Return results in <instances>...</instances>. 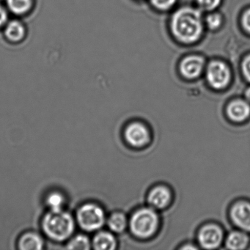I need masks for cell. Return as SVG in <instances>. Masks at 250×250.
Here are the masks:
<instances>
[{"mask_svg": "<svg viewBox=\"0 0 250 250\" xmlns=\"http://www.w3.org/2000/svg\"><path fill=\"white\" fill-rule=\"evenodd\" d=\"M242 71L244 77L250 83V55L244 59L242 63Z\"/></svg>", "mask_w": 250, "mask_h": 250, "instance_id": "23", "label": "cell"}, {"mask_svg": "<svg viewBox=\"0 0 250 250\" xmlns=\"http://www.w3.org/2000/svg\"><path fill=\"white\" fill-rule=\"evenodd\" d=\"M159 218L157 213L150 208L137 210L131 219L130 227L136 236L147 238L151 236L158 228Z\"/></svg>", "mask_w": 250, "mask_h": 250, "instance_id": "3", "label": "cell"}, {"mask_svg": "<svg viewBox=\"0 0 250 250\" xmlns=\"http://www.w3.org/2000/svg\"><path fill=\"white\" fill-rule=\"evenodd\" d=\"M171 194L169 190L165 187H157L153 188L148 196V201L156 208H163L169 204Z\"/></svg>", "mask_w": 250, "mask_h": 250, "instance_id": "12", "label": "cell"}, {"mask_svg": "<svg viewBox=\"0 0 250 250\" xmlns=\"http://www.w3.org/2000/svg\"><path fill=\"white\" fill-rule=\"evenodd\" d=\"M242 24L246 31L250 33V9L244 13L242 17Z\"/></svg>", "mask_w": 250, "mask_h": 250, "instance_id": "24", "label": "cell"}, {"mask_svg": "<svg viewBox=\"0 0 250 250\" xmlns=\"http://www.w3.org/2000/svg\"><path fill=\"white\" fill-rule=\"evenodd\" d=\"M93 245L98 250H113L116 247V240L108 232H99L95 235Z\"/></svg>", "mask_w": 250, "mask_h": 250, "instance_id": "13", "label": "cell"}, {"mask_svg": "<svg viewBox=\"0 0 250 250\" xmlns=\"http://www.w3.org/2000/svg\"><path fill=\"white\" fill-rule=\"evenodd\" d=\"M246 99L250 102V87H249L245 92Z\"/></svg>", "mask_w": 250, "mask_h": 250, "instance_id": "26", "label": "cell"}, {"mask_svg": "<svg viewBox=\"0 0 250 250\" xmlns=\"http://www.w3.org/2000/svg\"><path fill=\"white\" fill-rule=\"evenodd\" d=\"M125 137L131 146L141 147L149 141V132L146 127L140 123H134L125 129Z\"/></svg>", "mask_w": 250, "mask_h": 250, "instance_id": "7", "label": "cell"}, {"mask_svg": "<svg viewBox=\"0 0 250 250\" xmlns=\"http://www.w3.org/2000/svg\"><path fill=\"white\" fill-rule=\"evenodd\" d=\"M199 6L205 11H212L219 6L221 0H197Z\"/></svg>", "mask_w": 250, "mask_h": 250, "instance_id": "20", "label": "cell"}, {"mask_svg": "<svg viewBox=\"0 0 250 250\" xmlns=\"http://www.w3.org/2000/svg\"><path fill=\"white\" fill-rule=\"evenodd\" d=\"M18 244L20 250H41L43 249L44 242L37 232H27L20 237Z\"/></svg>", "mask_w": 250, "mask_h": 250, "instance_id": "11", "label": "cell"}, {"mask_svg": "<svg viewBox=\"0 0 250 250\" xmlns=\"http://www.w3.org/2000/svg\"><path fill=\"white\" fill-rule=\"evenodd\" d=\"M43 232L51 239L63 241L68 239L75 229V221L71 213L63 209L49 210L42 219Z\"/></svg>", "mask_w": 250, "mask_h": 250, "instance_id": "2", "label": "cell"}, {"mask_svg": "<svg viewBox=\"0 0 250 250\" xmlns=\"http://www.w3.org/2000/svg\"><path fill=\"white\" fill-rule=\"evenodd\" d=\"M234 223L245 231H250V204L246 202L236 203L231 210Z\"/></svg>", "mask_w": 250, "mask_h": 250, "instance_id": "8", "label": "cell"}, {"mask_svg": "<svg viewBox=\"0 0 250 250\" xmlns=\"http://www.w3.org/2000/svg\"><path fill=\"white\" fill-rule=\"evenodd\" d=\"M171 27L178 40L194 43L200 39L203 31L201 14L194 8H181L172 17Z\"/></svg>", "mask_w": 250, "mask_h": 250, "instance_id": "1", "label": "cell"}, {"mask_svg": "<svg viewBox=\"0 0 250 250\" xmlns=\"http://www.w3.org/2000/svg\"><path fill=\"white\" fill-rule=\"evenodd\" d=\"M77 220L80 228L84 230H98L104 225V211L96 203H84L77 210Z\"/></svg>", "mask_w": 250, "mask_h": 250, "instance_id": "4", "label": "cell"}, {"mask_svg": "<svg viewBox=\"0 0 250 250\" xmlns=\"http://www.w3.org/2000/svg\"><path fill=\"white\" fill-rule=\"evenodd\" d=\"M248 236L244 232H232L226 240V246L229 250H243L248 244Z\"/></svg>", "mask_w": 250, "mask_h": 250, "instance_id": "14", "label": "cell"}, {"mask_svg": "<svg viewBox=\"0 0 250 250\" xmlns=\"http://www.w3.org/2000/svg\"><path fill=\"white\" fill-rule=\"evenodd\" d=\"M126 218L121 213H113L108 219L109 229L115 232H123L126 227Z\"/></svg>", "mask_w": 250, "mask_h": 250, "instance_id": "18", "label": "cell"}, {"mask_svg": "<svg viewBox=\"0 0 250 250\" xmlns=\"http://www.w3.org/2000/svg\"><path fill=\"white\" fill-rule=\"evenodd\" d=\"M90 246L91 244L88 237L80 234L69 240L66 248L71 250H88L90 249Z\"/></svg>", "mask_w": 250, "mask_h": 250, "instance_id": "17", "label": "cell"}, {"mask_svg": "<svg viewBox=\"0 0 250 250\" xmlns=\"http://www.w3.org/2000/svg\"><path fill=\"white\" fill-rule=\"evenodd\" d=\"M228 114L232 121L235 122H242L250 116V106L244 101H235L228 106Z\"/></svg>", "mask_w": 250, "mask_h": 250, "instance_id": "10", "label": "cell"}, {"mask_svg": "<svg viewBox=\"0 0 250 250\" xmlns=\"http://www.w3.org/2000/svg\"><path fill=\"white\" fill-rule=\"evenodd\" d=\"M206 23L211 30L217 29L222 24V17L219 14H210L206 19Z\"/></svg>", "mask_w": 250, "mask_h": 250, "instance_id": "21", "label": "cell"}, {"mask_svg": "<svg viewBox=\"0 0 250 250\" xmlns=\"http://www.w3.org/2000/svg\"><path fill=\"white\" fill-rule=\"evenodd\" d=\"M46 203L49 210H62L65 203V198L62 193L54 191L46 196Z\"/></svg>", "mask_w": 250, "mask_h": 250, "instance_id": "15", "label": "cell"}, {"mask_svg": "<svg viewBox=\"0 0 250 250\" xmlns=\"http://www.w3.org/2000/svg\"><path fill=\"white\" fill-rule=\"evenodd\" d=\"M5 35L13 42L21 40L24 35V27L19 21H11L5 29Z\"/></svg>", "mask_w": 250, "mask_h": 250, "instance_id": "16", "label": "cell"}, {"mask_svg": "<svg viewBox=\"0 0 250 250\" xmlns=\"http://www.w3.org/2000/svg\"><path fill=\"white\" fill-rule=\"evenodd\" d=\"M223 234L222 229L216 225H210L202 228L199 233V242L205 249L217 248L222 243Z\"/></svg>", "mask_w": 250, "mask_h": 250, "instance_id": "6", "label": "cell"}, {"mask_svg": "<svg viewBox=\"0 0 250 250\" xmlns=\"http://www.w3.org/2000/svg\"><path fill=\"white\" fill-rule=\"evenodd\" d=\"M7 19H8V15L6 11L0 5V27L6 22Z\"/></svg>", "mask_w": 250, "mask_h": 250, "instance_id": "25", "label": "cell"}, {"mask_svg": "<svg viewBox=\"0 0 250 250\" xmlns=\"http://www.w3.org/2000/svg\"><path fill=\"white\" fill-rule=\"evenodd\" d=\"M204 66V61L198 56L186 58L181 63V71L183 75L188 79H194L201 74Z\"/></svg>", "mask_w": 250, "mask_h": 250, "instance_id": "9", "label": "cell"}, {"mask_svg": "<svg viewBox=\"0 0 250 250\" xmlns=\"http://www.w3.org/2000/svg\"><path fill=\"white\" fill-rule=\"evenodd\" d=\"M10 11L21 15L29 11L32 5V0H7Z\"/></svg>", "mask_w": 250, "mask_h": 250, "instance_id": "19", "label": "cell"}, {"mask_svg": "<svg viewBox=\"0 0 250 250\" xmlns=\"http://www.w3.org/2000/svg\"><path fill=\"white\" fill-rule=\"evenodd\" d=\"M207 79L213 88H224L228 85L230 79L229 68L220 61H213L208 66Z\"/></svg>", "mask_w": 250, "mask_h": 250, "instance_id": "5", "label": "cell"}, {"mask_svg": "<svg viewBox=\"0 0 250 250\" xmlns=\"http://www.w3.org/2000/svg\"><path fill=\"white\" fill-rule=\"evenodd\" d=\"M153 6L159 10H167L173 6L176 0H150Z\"/></svg>", "mask_w": 250, "mask_h": 250, "instance_id": "22", "label": "cell"}]
</instances>
